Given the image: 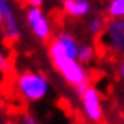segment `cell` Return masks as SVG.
Here are the masks:
<instances>
[{
	"instance_id": "1",
	"label": "cell",
	"mask_w": 124,
	"mask_h": 124,
	"mask_svg": "<svg viewBox=\"0 0 124 124\" xmlns=\"http://www.w3.org/2000/svg\"><path fill=\"white\" fill-rule=\"evenodd\" d=\"M48 58H50L53 70L76 93L83 91L85 88L91 85V73L78 58L68 56L53 46H48Z\"/></svg>"
},
{
	"instance_id": "2",
	"label": "cell",
	"mask_w": 124,
	"mask_h": 124,
	"mask_svg": "<svg viewBox=\"0 0 124 124\" xmlns=\"http://www.w3.org/2000/svg\"><path fill=\"white\" fill-rule=\"evenodd\" d=\"M13 86H15V91L18 93V96L27 103L43 101L51 89L50 78L43 71L31 70V68L22 70L15 76Z\"/></svg>"
},
{
	"instance_id": "3",
	"label": "cell",
	"mask_w": 124,
	"mask_h": 124,
	"mask_svg": "<svg viewBox=\"0 0 124 124\" xmlns=\"http://www.w3.org/2000/svg\"><path fill=\"white\" fill-rule=\"evenodd\" d=\"M22 35L23 28L13 2L0 0V37L8 43H17Z\"/></svg>"
},
{
	"instance_id": "4",
	"label": "cell",
	"mask_w": 124,
	"mask_h": 124,
	"mask_svg": "<svg viewBox=\"0 0 124 124\" xmlns=\"http://www.w3.org/2000/svg\"><path fill=\"white\" fill-rule=\"evenodd\" d=\"M23 18H25V25L31 33V37L37 38L38 41H50L55 37L53 23L41 7H27Z\"/></svg>"
},
{
	"instance_id": "5",
	"label": "cell",
	"mask_w": 124,
	"mask_h": 124,
	"mask_svg": "<svg viewBox=\"0 0 124 124\" xmlns=\"http://www.w3.org/2000/svg\"><path fill=\"white\" fill-rule=\"evenodd\" d=\"M79 98V108L81 114L89 123H101L104 117V106H103V96L96 86L89 85L83 91L78 93Z\"/></svg>"
},
{
	"instance_id": "6",
	"label": "cell",
	"mask_w": 124,
	"mask_h": 124,
	"mask_svg": "<svg viewBox=\"0 0 124 124\" xmlns=\"http://www.w3.org/2000/svg\"><path fill=\"white\" fill-rule=\"evenodd\" d=\"M103 46L116 56H124V20H109L101 35Z\"/></svg>"
},
{
	"instance_id": "7",
	"label": "cell",
	"mask_w": 124,
	"mask_h": 124,
	"mask_svg": "<svg viewBox=\"0 0 124 124\" xmlns=\"http://www.w3.org/2000/svg\"><path fill=\"white\" fill-rule=\"evenodd\" d=\"M61 10L70 18H85L93 10V0H61Z\"/></svg>"
},
{
	"instance_id": "8",
	"label": "cell",
	"mask_w": 124,
	"mask_h": 124,
	"mask_svg": "<svg viewBox=\"0 0 124 124\" xmlns=\"http://www.w3.org/2000/svg\"><path fill=\"white\" fill-rule=\"evenodd\" d=\"M106 23L104 18L101 17V15H91L88 22H86V28H88V33L89 35H94V37H101L103 35V31L106 28Z\"/></svg>"
},
{
	"instance_id": "9",
	"label": "cell",
	"mask_w": 124,
	"mask_h": 124,
	"mask_svg": "<svg viewBox=\"0 0 124 124\" xmlns=\"http://www.w3.org/2000/svg\"><path fill=\"white\" fill-rule=\"evenodd\" d=\"M106 13L109 20H124V0H108Z\"/></svg>"
},
{
	"instance_id": "10",
	"label": "cell",
	"mask_w": 124,
	"mask_h": 124,
	"mask_svg": "<svg viewBox=\"0 0 124 124\" xmlns=\"http://www.w3.org/2000/svg\"><path fill=\"white\" fill-rule=\"evenodd\" d=\"M94 58H96V48H94V45H91V43H81V46H79V53H78V60L86 66V65L93 63Z\"/></svg>"
},
{
	"instance_id": "11",
	"label": "cell",
	"mask_w": 124,
	"mask_h": 124,
	"mask_svg": "<svg viewBox=\"0 0 124 124\" xmlns=\"http://www.w3.org/2000/svg\"><path fill=\"white\" fill-rule=\"evenodd\" d=\"M12 70V60L8 53L5 51V48L0 45V75H7Z\"/></svg>"
},
{
	"instance_id": "12",
	"label": "cell",
	"mask_w": 124,
	"mask_h": 124,
	"mask_svg": "<svg viewBox=\"0 0 124 124\" xmlns=\"http://www.w3.org/2000/svg\"><path fill=\"white\" fill-rule=\"evenodd\" d=\"M20 124H41L35 117V116H31V114H23L22 117H20Z\"/></svg>"
},
{
	"instance_id": "13",
	"label": "cell",
	"mask_w": 124,
	"mask_h": 124,
	"mask_svg": "<svg viewBox=\"0 0 124 124\" xmlns=\"http://www.w3.org/2000/svg\"><path fill=\"white\" fill-rule=\"evenodd\" d=\"M28 3V7H41L43 5V0H25Z\"/></svg>"
},
{
	"instance_id": "14",
	"label": "cell",
	"mask_w": 124,
	"mask_h": 124,
	"mask_svg": "<svg viewBox=\"0 0 124 124\" xmlns=\"http://www.w3.org/2000/svg\"><path fill=\"white\" fill-rule=\"evenodd\" d=\"M117 75H119L121 79H124V60L119 63V66H117Z\"/></svg>"
},
{
	"instance_id": "15",
	"label": "cell",
	"mask_w": 124,
	"mask_h": 124,
	"mask_svg": "<svg viewBox=\"0 0 124 124\" xmlns=\"http://www.w3.org/2000/svg\"><path fill=\"white\" fill-rule=\"evenodd\" d=\"M0 124H3V121H2V119H0Z\"/></svg>"
}]
</instances>
